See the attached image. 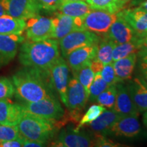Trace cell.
<instances>
[{
	"label": "cell",
	"instance_id": "cell-43",
	"mask_svg": "<svg viewBox=\"0 0 147 147\" xmlns=\"http://www.w3.org/2000/svg\"><path fill=\"white\" fill-rule=\"evenodd\" d=\"M126 2L127 3H130L131 5H139V3L142 1L143 0H125Z\"/></svg>",
	"mask_w": 147,
	"mask_h": 147
},
{
	"label": "cell",
	"instance_id": "cell-5",
	"mask_svg": "<svg viewBox=\"0 0 147 147\" xmlns=\"http://www.w3.org/2000/svg\"><path fill=\"white\" fill-rule=\"evenodd\" d=\"M102 37L90 31L82 29L69 33L59 40V45L63 58H65L72 51L87 47L97 45L100 42Z\"/></svg>",
	"mask_w": 147,
	"mask_h": 147
},
{
	"label": "cell",
	"instance_id": "cell-3",
	"mask_svg": "<svg viewBox=\"0 0 147 147\" xmlns=\"http://www.w3.org/2000/svg\"><path fill=\"white\" fill-rule=\"evenodd\" d=\"M55 121L23 111L16 127L23 138L46 144L57 129Z\"/></svg>",
	"mask_w": 147,
	"mask_h": 147
},
{
	"label": "cell",
	"instance_id": "cell-29",
	"mask_svg": "<svg viewBox=\"0 0 147 147\" xmlns=\"http://www.w3.org/2000/svg\"><path fill=\"white\" fill-rule=\"evenodd\" d=\"M106 110V108L104 106H101L100 104H93L91 106L89 109L87 110L85 114L82 115L81 119L79 121L78 125L74 129L75 131H79L82 127L84 126L87 125L93 122V121L95 120L97 117H99L102 115V113Z\"/></svg>",
	"mask_w": 147,
	"mask_h": 147
},
{
	"label": "cell",
	"instance_id": "cell-42",
	"mask_svg": "<svg viewBox=\"0 0 147 147\" xmlns=\"http://www.w3.org/2000/svg\"><path fill=\"white\" fill-rule=\"evenodd\" d=\"M141 45H142V48L141 49L147 51V36L141 38Z\"/></svg>",
	"mask_w": 147,
	"mask_h": 147
},
{
	"label": "cell",
	"instance_id": "cell-35",
	"mask_svg": "<svg viewBox=\"0 0 147 147\" xmlns=\"http://www.w3.org/2000/svg\"><path fill=\"white\" fill-rule=\"evenodd\" d=\"M34 2L43 10L48 12L57 11L59 7L61 4L62 0H34Z\"/></svg>",
	"mask_w": 147,
	"mask_h": 147
},
{
	"label": "cell",
	"instance_id": "cell-47",
	"mask_svg": "<svg viewBox=\"0 0 147 147\" xmlns=\"http://www.w3.org/2000/svg\"><path fill=\"white\" fill-rule=\"evenodd\" d=\"M86 1V0H62V2H65V1Z\"/></svg>",
	"mask_w": 147,
	"mask_h": 147
},
{
	"label": "cell",
	"instance_id": "cell-33",
	"mask_svg": "<svg viewBox=\"0 0 147 147\" xmlns=\"http://www.w3.org/2000/svg\"><path fill=\"white\" fill-rule=\"evenodd\" d=\"M22 137L16 125H5L0 124V141L10 140Z\"/></svg>",
	"mask_w": 147,
	"mask_h": 147
},
{
	"label": "cell",
	"instance_id": "cell-24",
	"mask_svg": "<svg viewBox=\"0 0 147 147\" xmlns=\"http://www.w3.org/2000/svg\"><path fill=\"white\" fill-rule=\"evenodd\" d=\"M26 21L5 14L0 16V34L23 35Z\"/></svg>",
	"mask_w": 147,
	"mask_h": 147
},
{
	"label": "cell",
	"instance_id": "cell-31",
	"mask_svg": "<svg viewBox=\"0 0 147 147\" xmlns=\"http://www.w3.org/2000/svg\"><path fill=\"white\" fill-rule=\"evenodd\" d=\"M108 87V84L102 78L100 72L95 74L94 78L89 89V100L90 102H95L97 96Z\"/></svg>",
	"mask_w": 147,
	"mask_h": 147
},
{
	"label": "cell",
	"instance_id": "cell-10",
	"mask_svg": "<svg viewBox=\"0 0 147 147\" xmlns=\"http://www.w3.org/2000/svg\"><path fill=\"white\" fill-rule=\"evenodd\" d=\"M52 38L59 40L69 33L76 30H82L83 18L71 17L60 12H57L53 18Z\"/></svg>",
	"mask_w": 147,
	"mask_h": 147
},
{
	"label": "cell",
	"instance_id": "cell-46",
	"mask_svg": "<svg viewBox=\"0 0 147 147\" xmlns=\"http://www.w3.org/2000/svg\"><path fill=\"white\" fill-rule=\"evenodd\" d=\"M139 6L142 7V8H144L145 10H147V0H143L139 3Z\"/></svg>",
	"mask_w": 147,
	"mask_h": 147
},
{
	"label": "cell",
	"instance_id": "cell-20",
	"mask_svg": "<svg viewBox=\"0 0 147 147\" xmlns=\"http://www.w3.org/2000/svg\"><path fill=\"white\" fill-rule=\"evenodd\" d=\"M23 112L19 103H14L10 99H0V124L16 125Z\"/></svg>",
	"mask_w": 147,
	"mask_h": 147
},
{
	"label": "cell",
	"instance_id": "cell-16",
	"mask_svg": "<svg viewBox=\"0 0 147 147\" xmlns=\"http://www.w3.org/2000/svg\"><path fill=\"white\" fill-rule=\"evenodd\" d=\"M116 100L112 110L119 114L121 117L127 115H138L139 112L131 100L127 84L125 85L123 82H119L116 84Z\"/></svg>",
	"mask_w": 147,
	"mask_h": 147
},
{
	"label": "cell",
	"instance_id": "cell-9",
	"mask_svg": "<svg viewBox=\"0 0 147 147\" xmlns=\"http://www.w3.org/2000/svg\"><path fill=\"white\" fill-rule=\"evenodd\" d=\"M52 146L57 147H88L94 146V136L85 131H75L74 128L63 129L57 138L52 143Z\"/></svg>",
	"mask_w": 147,
	"mask_h": 147
},
{
	"label": "cell",
	"instance_id": "cell-40",
	"mask_svg": "<svg viewBox=\"0 0 147 147\" xmlns=\"http://www.w3.org/2000/svg\"><path fill=\"white\" fill-rule=\"evenodd\" d=\"M45 146V144H44V143L38 142V141L30 140L26 139H25L23 144V146L25 147H42Z\"/></svg>",
	"mask_w": 147,
	"mask_h": 147
},
{
	"label": "cell",
	"instance_id": "cell-15",
	"mask_svg": "<svg viewBox=\"0 0 147 147\" xmlns=\"http://www.w3.org/2000/svg\"><path fill=\"white\" fill-rule=\"evenodd\" d=\"M140 38L147 36V10L142 7L124 8L119 12Z\"/></svg>",
	"mask_w": 147,
	"mask_h": 147
},
{
	"label": "cell",
	"instance_id": "cell-36",
	"mask_svg": "<svg viewBox=\"0 0 147 147\" xmlns=\"http://www.w3.org/2000/svg\"><path fill=\"white\" fill-rule=\"evenodd\" d=\"M94 146L117 147L122 146V145L118 144V143L114 142L113 141L106 138L105 136L95 134L94 135Z\"/></svg>",
	"mask_w": 147,
	"mask_h": 147
},
{
	"label": "cell",
	"instance_id": "cell-26",
	"mask_svg": "<svg viewBox=\"0 0 147 147\" xmlns=\"http://www.w3.org/2000/svg\"><path fill=\"white\" fill-rule=\"evenodd\" d=\"M141 48V38L134 41L116 45L113 51V62L125 57L132 53H138Z\"/></svg>",
	"mask_w": 147,
	"mask_h": 147
},
{
	"label": "cell",
	"instance_id": "cell-14",
	"mask_svg": "<svg viewBox=\"0 0 147 147\" xmlns=\"http://www.w3.org/2000/svg\"><path fill=\"white\" fill-rule=\"evenodd\" d=\"M25 41L22 35L0 34V67L15 58L19 46Z\"/></svg>",
	"mask_w": 147,
	"mask_h": 147
},
{
	"label": "cell",
	"instance_id": "cell-23",
	"mask_svg": "<svg viewBox=\"0 0 147 147\" xmlns=\"http://www.w3.org/2000/svg\"><path fill=\"white\" fill-rule=\"evenodd\" d=\"M91 10L86 1H69L62 2L57 11L71 17L84 18Z\"/></svg>",
	"mask_w": 147,
	"mask_h": 147
},
{
	"label": "cell",
	"instance_id": "cell-11",
	"mask_svg": "<svg viewBox=\"0 0 147 147\" xmlns=\"http://www.w3.org/2000/svg\"><path fill=\"white\" fill-rule=\"evenodd\" d=\"M5 13L27 21L40 14L41 9L34 0H1Z\"/></svg>",
	"mask_w": 147,
	"mask_h": 147
},
{
	"label": "cell",
	"instance_id": "cell-25",
	"mask_svg": "<svg viewBox=\"0 0 147 147\" xmlns=\"http://www.w3.org/2000/svg\"><path fill=\"white\" fill-rule=\"evenodd\" d=\"M93 10L107 11L111 13H118L125 8L127 4L125 0H86Z\"/></svg>",
	"mask_w": 147,
	"mask_h": 147
},
{
	"label": "cell",
	"instance_id": "cell-12",
	"mask_svg": "<svg viewBox=\"0 0 147 147\" xmlns=\"http://www.w3.org/2000/svg\"><path fill=\"white\" fill-rule=\"evenodd\" d=\"M89 96L80 82L74 77H69L66 92V105L69 111L80 112L85 107Z\"/></svg>",
	"mask_w": 147,
	"mask_h": 147
},
{
	"label": "cell",
	"instance_id": "cell-41",
	"mask_svg": "<svg viewBox=\"0 0 147 147\" xmlns=\"http://www.w3.org/2000/svg\"><path fill=\"white\" fill-rule=\"evenodd\" d=\"M138 56H139L141 61L147 63V51L144 49H141L138 52Z\"/></svg>",
	"mask_w": 147,
	"mask_h": 147
},
{
	"label": "cell",
	"instance_id": "cell-7",
	"mask_svg": "<svg viewBox=\"0 0 147 147\" xmlns=\"http://www.w3.org/2000/svg\"><path fill=\"white\" fill-rule=\"evenodd\" d=\"M51 80L61 101L66 105V92L69 80V67L65 58L60 57L49 69Z\"/></svg>",
	"mask_w": 147,
	"mask_h": 147
},
{
	"label": "cell",
	"instance_id": "cell-22",
	"mask_svg": "<svg viewBox=\"0 0 147 147\" xmlns=\"http://www.w3.org/2000/svg\"><path fill=\"white\" fill-rule=\"evenodd\" d=\"M138 53H132L125 57L113 62L115 74L119 82L131 80L136 65Z\"/></svg>",
	"mask_w": 147,
	"mask_h": 147
},
{
	"label": "cell",
	"instance_id": "cell-37",
	"mask_svg": "<svg viewBox=\"0 0 147 147\" xmlns=\"http://www.w3.org/2000/svg\"><path fill=\"white\" fill-rule=\"evenodd\" d=\"M25 138L23 137L10 140L0 141V147H21L23 146Z\"/></svg>",
	"mask_w": 147,
	"mask_h": 147
},
{
	"label": "cell",
	"instance_id": "cell-45",
	"mask_svg": "<svg viewBox=\"0 0 147 147\" xmlns=\"http://www.w3.org/2000/svg\"><path fill=\"white\" fill-rule=\"evenodd\" d=\"M143 123L145 127L147 128V110L144 112V115H143Z\"/></svg>",
	"mask_w": 147,
	"mask_h": 147
},
{
	"label": "cell",
	"instance_id": "cell-38",
	"mask_svg": "<svg viewBox=\"0 0 147 147\" xmlns=\"http://www.w3.org/2000/svg\"><path fill=\"white\" fill-rule=\"evenodd\" d=\"M139 76L142 79L147 86V63L141 61L139 64Z\"/></svg>",
	"mask_w": 147,
	"mask_h": 147
},
{
	"label": "cell",
	"instance_id": "cell-13",
	"mask_svg": "<svg viewBox=\"0 0 147 147\" xmlns=\"http://www.w3.org/2000/svg\"><path fill=\"white\" fill-rule=\"evenodd\" d=\"M106 38L115 42L116 45L125 43L140 39L123 18L117 14V18L106 34Z\"/></svg>",
	"mask_w": 147,
	"mask_h": 147
},
{
	"label": "cell",
	"instance_id": "cell-34",
	"mask_svg": "<svg viewBox=\"0 0 147 147\" xmlns=\"http://www.w3.org/2000/svg\"><path fill=\"white\" fill-rule=\"evenodd\" d=\"M100 73L103 79L105 80L108 86L116 84L119 82V79L117 78L115 74L113 63L103 66V68Z\"/></svg>",
	"mask_w": 147,
	"mask_h": 147
},
{
	"label": "cell",
	"instance_id": "cell-4",
	"mask_svg": "<svg viewBox=\"0 0 147 147\" xmlns=\"http://www.w3.org/2000/svg\"><path fill=\"white\" fill-rule=\"evenodd\" d=\"M23 111L51 121H57L65 113L57 97H49L35 102L19 103Z\"/></svg>",
	"mask_w": 147,
	"mask_h": 147
},
{
	"label": "cell",
	"instance_id": "cell-18",
	"mask_svg": "<svg viewBox=\"0 0 147 147\" xmlns=\"http://www.w3.org/2000/svg\"><path fill=\"white\" fill-rule=\"evenodd\" d=\"M97 45L87 46L72 51L65 57L69 69L71 71H76L86 64L91 63L96 57Z\"/></svg>",
	"mask_w": 147,
	"mask_h": 147
},
{
	"label": "cell",
	"instance_id": "cell-21",
	"mask_svg": "<svg viewBox=\"0 0 147 147\" xmlns=\"http://www.w3.org/2000/svg\"><path fill=\"white\" fill-rule=\"evenodd\" d=\"M121 116L113 110H105L100 117L89 124L91 129L95 134L103 136L110 135V130L115 123L121 118Z\"/></svg>",
	"mask_w": 147,
	"mask_h": 147
},
{
	"label": "cell",
	"instance_id": "cell-39",
	"mask_svg": "<svg viewBox=\"0 0 147 147\" xmlns=\"http://www.w3.org/2000/svg\"><path fill=\"white\" fill-rule=\"evenodd\" d=\"M103 64L99 61L96 58H95L91 62V67L92 69H93V72L95 74L97 72H101L102 69L103 68Z\"/></svg>",
	"mask_w": 147,
	"mask_h": 147
},
{
	"label": "cell",
	"instance_id": "cell-8",
	"mask_svg": "<svg viewBox=\"0 0 147 147\" xmlns=\"http://www.w3.org/2000/svg\"><path fill=\"white\" fill-rule=\"evenodd\" d=\"M25 32L29 41H40L52 38V20L40 14L29 18L26 21Z\"/></svg>",
	"mask_w": 147,
	"mask_h": 147
},
{
	"label": "cell",
	"instance_id": "cell-44",
	"mask_svg": "<svg viewBox=\"0 0 147 147\" xmlns=\"http://www.w3.org/2000/svg\"><path fill=\"white\" fill-rule=\"evenodd\" d=\"M6 14V13H5V10L4 9V7H3L1 0H0V16L3 15V14Z\"/></svg>",
	"mask_w": 147,
	"mask_h": 147
},
{
	"label": "cell",
	"instance_id": "cell-1",
	"mask_svg": "<svg viewBox=\"0 0 147 147\" xmlns=\"http://www.w3.org/2000/svg\"><path fill=\"white\" fill-rule=\"evenodd\" d=\"M12 80L15 88L14 95L20 102H35L56 97L49 70L25 66L14 74Z\"/></svg>",
	"mask_w": 147,
	"mask_h": 147
},
{
	"label": "cell",
	"instance_id": "cell-28",
	"mask_svg": "<svg viewBox=\"0 0 147 147\" xmlns=\"http://www.w3.org/2000/svg\"><path fill=\"white\" fill-rule=\"evenodd\" d=\"M73 76L76 78L83 86L88 96L89 95V89L95 76V73L91 67V63L86 64L76 71H71Z\"/></svg>",
	"mask_w": 147,
	"mask_h": 147
},
{
	"label": "cell",
	"instance_id": "cell-6",
	"mask_svg": "<svg viewBox=\"0 0 147 147\" xmlns=\"http://www.w3.org/2000/svg\"><path fill=\"white\" fill-rule=\"evenodd\" d=\"M117 18V13L92 9L83 18L84 29L102 38L106 36Z\"/></svg>",
	"mask_w": 147,
	"mask_h": 147
},
{
	"label": "cell",
	"instance_id": "cell-2",
	"mask_svg": "<svg viewBox=\"0 0 147 147\" xmlns=\"http://www.w3.org/2000/svg\"><path fill=\"white\" fill-rule=\"evenodd\" d=\"M60 57L59 40L24 41L19 49L18 60L23 66L49 70Z\"/></svg>",
	"mask_w": 147,
	"mask_h": 147
},
{
	"label": "cell",
	"instance_id": "cell-17",
	"mask_svg": "<svg viewBox=\"0 0 147 147\" xmlns=\"http://www.w3.org/2000/svg\"><path fill=\"white\" fill-rule=\"evenodd\" d=\"M138 115H127L121 117L110 130V135L125 138H135L141 132V125Z\"/></svg>",
	"mask_w": 147,
	"mask_h": 147
},
{
	"label": "cell",
	"instance_id": "cell-27",
	"mask_svg": "<svg viewBox=\"0 0 147 147\" xmlns=\"http://www.w3.org/2000/svg\"><path fill=\"white\" fill-rule=\"evenodd\" d=\"M116 45L115 42L106 37H102L97 46L96 58L103 65L113 63V51Z\"/></svg>",
	"mask_w": 147,
	"mask_h": 147
},
{
	"label": "cell",
	"instance_id": "cell-30",
	"mask_svg": "<svg viewBox=\"0 0 147 147\" xmlns=\"http://www.w3.org/2000/svg\"><path fill=\"white\" fill-rule=\"evenodd\" d=\"M117 95L116 84L108 86V87L97 97L95 102L106 108L113 109L115 105Z\"/></svg>",
	"mask_w": 147,
	"mask_h": 147
},
{
	"label": "cell",
	"instance_id": "cell-19",
	"mask_svg": "<svg viewBox=\"0 0 147 147\" xmlns=\"http://www.w3.org/2000/svg\"><path fill=\"white\" fill-rule=\"evenodd\" d=\"M130 96L139 113L147 110V86L139 76L129 80L127 84Z\"/></svg>",
	"mask_w": 147,
	"mask_h": 147
},
{
	"label": "cell",
	"instance_id": "cell-32",
	"mask_svg": "<svg viewBox=\"0 0 147 147\" xmlns=\"http://www.w3.org/2000/svg\"><path fill=\"white\" fill-rule=\"evenodd\" d=\"M15 94V88L12 79L0 76V99H10Z\"/></svg>",
	"mask_w": 147,
	"mask_h": 147
}]
</instances>
